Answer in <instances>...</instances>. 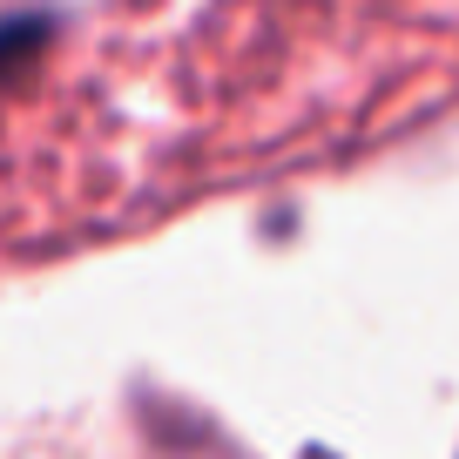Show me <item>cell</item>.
Wrapping results in <instances>:
<instances>
[{
	"label": "cell",
	"instance_id": "cell-1",
	"mask_svg": "<svg viewBox=\"0 0 459 459\" xmlns=\"http://www.w3.org/2000/svg\"><path fill=\"white\" fill-rule=\"evenodd\" d=\"M55 28V14H14L7 21V68H14V82L28 74V61H34V41Z\"/></svg>",
	"mask_w": 459,
	"mask_h": 459
}]
</instances>
